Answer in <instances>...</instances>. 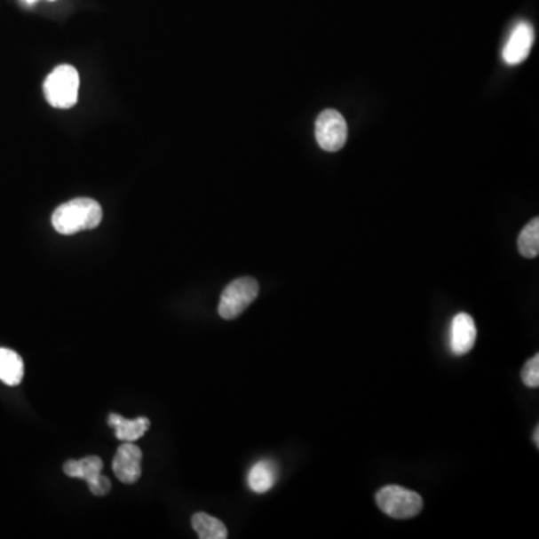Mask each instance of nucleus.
<instances>
[{"label": "nucleus", "instance_id": "obj_1", "mask_svg": "<svg viewBox=\"0 0 539 539\" xmlns=\"http://www.w3.org/2000/svg\"><path fill=\"white\" fill-rule=\"evenodd\" d=\"M102 220V207L91 198H75L59 205L53 213L52 222L59 234L72 235L95 229Z\"/></svg>", "mask_w": 539, "mask_h": 539}, {"label": "nucleus", "instance_id": "obj_2", "mask_svg": "<svg viewBox=\"0 0 539 539\" xmlns=\"http://www.w3.org/2000/svg\"><path fill=\"white\" fill-rule=\"evenodd\" d=\"M80 76L71 65L56 67L44 83V95L50 106L67 110L75 106L78 99Z\"/></svg>", "mask_w": 539, "mask_h": 539}, {"label": "nucleus", "instance_id": "obj_3", "mask_svg": "<svg viewBox=\"0 0 539 539\" xmlns=\"http://www.w3.org/2000/svg\"><path fill=\"white\" fill-rule=\"evenodd\" d=\"M377 503L379 510L387 516L406 520L414 519L423 510V497L418 493L408 490L401 486H385L377 493Z\"/></svg>", "mask_w": 539, "mask_h": 539}, {"label": "nucleus", "instance_id": "obj_4", "mask_svg": "<svg viewBox=\"0 0 539 539\" xmlns=\"http://www.w3.org/2000/svg\"><path fill=\"white\" fill-rule=\"evenodd\" d=\"M259 294V283L253 277H240L231 281L220 296V318L231 321L239 318Z\"/></svg>", "mask_w": 539, "mask_h": 539}, {"label": "nucleus", "instance_id": "obj_5", "mask_svg": "<svg viewBox=\"0 0 539 539\" xmlns=\"http://www.w3.org/2000/svg\"><path fill=\"white\" fill-rule=\"evenodd\" d=\"M316 141L325 152H339L348 139V124L337 110H324L315 123Z\"/></svg>", "mask_w": 539, "mask_h": 539}, {"label": "nucleus", "instance_id": "obj_6", "mask_svg": "<svg viewBox=\"0 0 539 539\" xmlns=\"http://www.w3.org/2000/svg\"><path fill=\"white\" fill-rule=\"evenodd\" d=\"M102 469L104 462L96 456H89L82 460H69L63 466V472L67 477L84 480L95 496H106L110 493L111 482L106 475L100 473Z\"/></svg>", "mask_w": 539, "mask_h": 539}, {"label": "nucleus", "instance_id": "obj_7", "mask_svg": "<svg viewBox=\"0 0 539 539\" xmlns=\"http://www.w3.org/2000/svg\"><path fill=\"white\" fill-rule=\"evenodd\" d=\"M141 464H143V451L134 442H123L115 453L113 471L120 482L130 486L141 478L143 472Z\"/></svg>", "mask_w": 539, "mask_h": 539}, {"label": "nucleus", "instance_id": "obj_8", "mask_svg": "<svg viewBox=\"0 0 539 539\" xmlns=\"http://www.w3.org/2000/svg\"><path fill=\"white\" fill-rule=\"evenodd\" d=\"M535 32L532 24L527 21H520L514 30L511 32L510 38L506 41L502 58L508 65H519L525 62L529 56L530 48L534 45Z\"/></svg>", "mask_w": 539, "mask_h": 539}, {"label": "nucleus", "instance_id": "obj_9", "mask_svg": "<svg viewBox=\"0 0 539 539\" xmlns=\"http://www.w3.org/2000/svg\"><path fill=\"white\" fill-rule=\"evenodd\" d=\"M477 342V325L472 316L458 313L454 316L449 329V349L454 355L471 353Z\"/></svg>", "mask_w": 539, "mask_h": 539}, {"label": "nucleus", "instance_id": "obj_10", "mask_svg": "<svg viewBox=\"0 0 539 539\" xmlns=\"http://www.w3.org/2000/svg\"><path fill=\"white\" fill-rule=\"evenodd\" d=\"M108 424L115 430V438L122 442H135L150 429V420L146 416H139L135 420H128L119 414H110Z\"/></svg>", "mask_w": 539, "mask_h": 539}, {"label": "nucleus", "instance_id": "obj_11", "mask_svg": "<svg viewBox=\"0 0 539 539\" xmlns=\"http://www.w3.org/2000/svg\"><path fill=\"white\" fill-rule=\"evenodd\" d=\"M24 363L21 357L15 351L0 348V381L6 385L15 387L23 381Z\"/></svg>", "mask_w": 539, "mask_h": 539}, {"label": "nucleus", "instance_id": "obj_12", "mask_svg": "<svg viewBox=\"0 0 539 539\" xmlns=\"http://www.w3.org/2000/svg\"><path fill=\"white\" fill-rule=\"evenodd\" d=\"M277 469L274 464L268 462V460H263L258 462L257 464H253L250 472L248 475L249 488L252 492L267 493L268 490H272L274 482H276Z\"/></svg>", "mask_w": 539, "mask_h": 539}, {"label": "nucleus", "instance_id": "obj_13", "mask_svg": "<svg viewBox=\"0 0 539 539\" xmlns=\"http://www.w3.org/2000/svg\"><path fill=\"white\" fill-rule=\"evenodd\" d=\"M192 527L201 539H225L228 536L226 526L205 512H196L192 516Z\"/></svg>", "mask_w": 539, "mask_h": 539}, {"label": "nucleus", "instance_id": "obj_14", "mask_svg": "<svg viewBox=\"0 0 539 539\" xmlns=\"http://www.w3.org/2000/svg\"><path fill=\"white\" fill-rule=\"evenodd\" d=\"M519 252L525 258L534 259L539 253V219L534 218L525 228L521 229L519 240H517Z\"/></svg>", "mask_w": 539, "mask_h": 539}, {"label": "nucleus", "instance_id": "obj_15", "mask_svg": "<svg viewBox=\"0 0 539 539\" xmlns=\"http://www.w3.org/2000/svg\"><path fill=\"white\" fill-rule=\"evenodd\" d=\"M521 381L526 387L538 388L539 387V355H534L529 361L525 364V368L521 370Z\"/></svg>", "mask_w": 539, "mask_h": 539}, {"label": "nucleus", "instance_id": "obj_16", "mask_svg": "<svg viewBox=\"0 0 539 539\" xmlns=\"http://www.w3.org/2000/svg\"><path fill=\"white\" fill-rule=\"evenodd\" d=\"M532 440H534L535 445H536V447H539V427H538V425H536V427H535L534 438H532Z\"/></svg>", "mask_w": 539, "mask_h": 539}, {"label": "nucleus", "instance_id": "obj_17", "mask_svg": "<svg viewBox=\"0 0 539 539\" xmlns=\"http://www.w3.org/2000/svg\"><path fill=\"white\" fill-rule=\"evenodd\" d=\"M24 2H26V4H29V5H32V4H35L36 0H24ZM52 2H54V0H52Z\"/></svg>", "mask_w": 539, "mask_h": 539}]
</instances>
